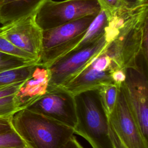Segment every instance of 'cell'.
<instances>
[{
  "mask_svg": "<svg viewBox=\"0 0 148 148\" xmlns=\"http://www.w3.org/2000/svg\"><path fill=\"white\" fill-rule=\"evenodd\" d=\"M13 129L29 148H63L73 128L27 108L10 117Z\"/></svg>",
  "mask_w": 148,
  "mask_h": 148,
  "instance_id": "obj_1",
  "label": "cell"
},
{
  "mask_svg": "<svg viewBox=\"0 0 148 148\" xmlns=\"http://www.w3.org/2000/svg\"><path fill=\"white\" fill-rule=\"evenodd\" d=\"M77 122L74 134L84 138L92 148H113L108 117L100 100L98 89L76 94Z\"/></svg>",
  "mask_w": 148,
  "mask_h": 148,
  "instance_id": "obj_2",
  "label": "cell"
},
{
  "mask_svg": "<svg viewBox=\"0 0 148 148\" xmlns=\"http://www.w3.org/2000/svg\"><path fill=\"white\" fill-rule=\"evenodd\" d=\"M95 16L43 30L42 49L36 64L48 68L56 60L72 50L83 38Z\"/></svg>",
  "mask_w": 148,
  "mask_h": 148,
  "instance_id": "obj_3",
  "label": "cell"
},
{
  "mask_svg": "<svg viewBox=\"0 0 148 148\" xmlns=\"http://www.w3.org/2000/svg\"><path fill=\"white\" fill-rule=\"evenodd\" d=\"M121 86L144 137L148 140V59L142 52L134 65L125 68Z\"/></svg>",
  "mask_w": 148,
  "mask_h": 148,
  "instance_id": "obj_4",
  "label": "cell"
},
{
  "mask_svg": "<svg viewBox=\"0 0 148 148\" xmlns=\"http://www.w3.org/2000/svg\"><path fill=\"white\" fill-rule=\"evenodd\" d=\"M101 10L97 0H48L35 13V18L39 27L46 30L86 16H95Z\"/></svg>",
  "mask_w": 148,
  "mask_h": 148,
  "instance_id": "obj_5",
  "label": "cell"
},
{
  "mask_svg": "<svg viewBox=\"0 0 148 148\" xmlns=\"http://www.w3.org/2000/svg\"><path fill=\"white\" fill-rule=\"evenodd\" d=\"M107 45L104 35L93 43L72 50L47 68L50 78L47 89L63 87L75 77Z\"/></svg>",
  "mask_w": 148,
  "mask_h": 148,
  "instance_id": "obj_6",
  "label": "cell"
},
{
  "mask_svg": "<svg viewBox=\"0 0 148 148\" xmlns=\"http://www.w3.org/2000/svg\"><path fill=\"white\" fill-rule=\"evenodd\" d=\"M147 24V17L123 29L107 43L103 51L118 68L125 69L135 64L141 53L143 31Z\"/></svg>",
  "mask_w": 148,
  "mask_h": 148,
  "instance_id": "obj_7",
  "label": "cell"
},
{
  "mask_svg": "<svg viewBox=\"0 0 148 148\" xmlns=\"http://www.w3.org/2000/svg\"><path fill=\"white\" fill-rule=\"evenodd\" d=\"M26 108L72 128L76 124L75 96L62 87L47 89L44 95Z\"/></svg>",
  "mask_w": 148,
  "mask_h": 148,
  "instance_id": "obj_8",
  "label": "cell"
},
{
  "mask_svg": "<svg viewBox=\"0 0 148 148\" xmlns=\"http://www.w3.org/2000/svg\"><path fill=\"white\" fill-rule=\"evenodd\" d=\"M0 36L38 59L42 49L43 30L31 14L0 27Z\"/></svg>",
  "mask_w": 148,
  "mask_h": 148,
  "instance_id": "obj_9",
  "label": "cell"
},
{
  "mask_svg": "<svg viewBox=\"0 0 148 148\" xmlns=\"http://www.w3.org/2000/svg\"><path fill=\"white\" fill-rule=\"evenodd\" d=\"M49 78L48 68L36 64L31 76L23 82L14 95L19 110L26 108L47 92Z\"/></svg>",
  "mask_w": 148,
  "mask_h": 148,
  "instance_id": "obj_10",
  "label": "cell"
},
{
  "mask_svg": "<svg viewBox=\"0 0 148 148\" xmlns=\"http://www.w3.org/2000/svg\"><path fill=\"white\" fill-rule=\"evenodd\" d=\"M110 71H98L88 64L75 77L62 87L73 95L98 89L103 84L113 83Z\"/></svg>",
  "mask_w": 148,
  "mask_h": 148,
  "instance_id": "obj_11",
  "label": "cell"
},
{
  "mask_svg": "<svg viewBox=\"0 0 148 148\" xmlns=\"http://www.w3.org/2000/svg\"><path fill=\"white\" fill-rule=\"evenodd\" d=\"M48 0H2L0 3V24H6L35 14Z\"/></svg>",
  "mask_w": 148,
  "mask_h": 148,
  "instance_id": "obj_12",
  "label": "cell"
},
{
  "mask_svg": "<svg viewBox=\"0 0 148 148\" xmlns=\"http://www.w3.org/2000/svg\"><path fill=\"white\" fill-rule=\"evenodd\" d=\"M108 22V14L105 11L101 9L98 14L95 16L83 38L73 50L88 46L101 38L104 35Z\"/></svg>",
  "mask_w": 148,
  "mask_h": 148,
  "instance_id": "obj_13",
  "label": "cell"
},
{
  "mask_svg": "<svg viewBox=\"0 0 148 148\" xmlns=\"http://www.w3.org/2000/svg\"><path fill=\"white\" fill-rule=\"evenodd\" d=\"M36 64L0 71V88L25 81L32 75Z\"/></svg>",
  "mask_w": 148,
  "mask_h": 148,
  "instance_id": "obj_14",
  "label": "cell"
},
{
  "mask_svg": "<svg viewBox=\"0 0 148 148\" xmlns=\"http://www.w3.org/2000/svg\"><path fill=\"white\" fill-rule=\"evenodd\" d=\"M113 83L102 85L98 89L100 100L107 117L109 116L115 106L119 88Z\"/></svg>",
  "mask_w": 148,
  "mask_h": 148,
  "instance_id": "obj_15",
  "label": "cell"
},
{
  "mask_svg": "<svg viewBox=\"0 0 148 148\" xmlns=\"http://www.w3.org/2000/svg\"><path fill=\"white\" fill-rule=\"evenodd\" d=\"M0 52L29 61L37 62L38 60L34 56L20 49L1 36H0Z\"/></svg>",
  "mask_w": 148,
  "mask_h": 148,
  "instance_id": "obj_16",
  "label": "cell"
},
{
  "mask_svg": "<svg viewBox=\"0 0 148 148\" xmlns=\"http://www.w3.org/2000/svg\"><path fill=\"white\" fill-rule=\"evenodd\" d=\"M36 63V62L27 61L15 56L0 52V71L19 68Z\"/></svg>",
  "mask_w": 148,
  "mask_h": 148,
  "instance_id": "obj_17",
  "label": "cell"
},
{
  "mask_svg": "<svg viewBox=\"0 0 148 148\" xmlns=\"http://www.w3.org/2000/svg\"><path fill=\"white\" fill-rule=\"evenodd\" d=\"M3 147L29 148L14 130L8 132L0 134V147Z\"/></svg>",
  "mask_w": 148,
  "mask_h": 148,
  "instance_id": "obj_18",
  "label": "cell"
},
{
  "mask_svg": "<svg viewBox=\"0 0 148 148\" xmlns=\"http://www.w3.org/2000/svg\"><path fill=\"white\" fill-rule=\"evenodd\" d=\"M14 95L0 98V118H10L19 110L15 101Z\"/></svg>",
  "mask_w": 148,
  "mask_h": 148,
  "instance_id": "obj_19",
  "label": "cell"
},
{
  "mask_svg": "<svg viewBox=\"0 0 148 148\" xmlns=\"http://www.w3.org/2000/svg\"><path fill=\"white\" fill-rule=\"evenodd\" d=\"M101 9L105 11L108 15L116 9L123 6L122 0H97Z\"/></svg>",
  "mask_w": 148,
  "mask_h": 148,
  "instance_id": "obj_20",
  "label": "cell"
},
{
  "mask_svg": "<svg viewBox=\"0 0 148 148\" xmlns=\"http://www.w3.org/2000/svg\"><path fill=\"white\" fill-rule=\"evenodd\" d=\"M23 82H24L12 84L1 88H0V98L6 97V96H9V95H14L19 90L20 87H21Z\"/></svg>",
  "mask_w": 148,
  "mask_h": 148,
  "instance_id": "obj_21",
  "label": "cell"
},
{
  "mask_svg": "<svg viewBox=\"0 0 148 148\" xmlns=\"http://www.w3.org/2000/svg\"><path fill=\"white\" fill-rule=\"evenodd\" d=\"M112 81L118 87H120L126 78L125 69H117L111 73Z\"/></svg>",
  "mask_w": 148,
  "mask_h": 148,
  "instance_id": "obj_22",
  "label": "cell"
},
{
  "mask_svg": "<svg viewBox=\"0 0 148 148\" xmlns=\"http://www.w3.org/2000/svg\"><path fill=\"white\" fill-rule=\"evenodd\" d=\"M123 6L129 8H134L142 6L148 5L147 0H122Z\"/></svg>",
  "mask_w": 148,
  "mask_h": 148,
  "instance_id": "obj_23",
  "label": "cell"
},
{
  "mask_svg": "<svg viewBox=\"0 0 148 148\" xmlns=\"http://www.w3.org/2000/svg\"><path fill=\"white\" fill-rule=\"evenodd\" d=\"M13 129L10 123V118H0V134L5 133Z\"/></svg>",
  "mask_w": 148,
  "mask_h": 148,
  "instance_id": "obj_24",
  "label": "cell"
},
{
  "mask_svg": "<svg viewBox=\"0 0 148 148\" xmlns=\"http://www.w3.org/2000/svg\"><path fill=\"white\" fill-rule=\"evenodd\" d=\"M63 148H84L77 141L74 135L69 139L67 143Z\"/></svg>",
  "mask_w": 148,
  "mask_h": 148,
  "instance_id": "obj_25",
  "label": "cell"
},
{
  "mask_svg": "<svg viewBox=\"0 0 148 148\" xmlns=\"http://www.w3.org/2000/svg\"><path fill=\"white\" fill-rule=\"evenodd\" d=\"M0 148H17V147H0Z\"/></svg>",
  "mask_w": 148,
  "mask_h": 148,
  "instance_id": "obj_26",
  "label": "cell"
},
{
  "mask_svg": "<svg viewBox=\"0 0 148 148\" xmlns=\"http://www.w3.org/2000/svg\"><path fill=\"white\" fill-rule=\"evenodd\" d=\"M2 1V0H0V3L1 2V1Z\"/></svg>",
  "mask_w": 148,
  "mask_h": 148,
  "instance_id": "obj_27",
  "label": "cell"
}]
</instances>
